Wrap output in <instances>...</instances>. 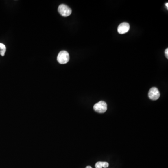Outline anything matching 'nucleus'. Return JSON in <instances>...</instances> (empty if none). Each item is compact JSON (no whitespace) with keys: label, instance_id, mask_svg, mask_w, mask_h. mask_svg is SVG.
Listing matches in <instances>:
<instances>
[{"label":"nucleus","instance_id":"obj_6","mask_svg":"<svg viewBox=\"0 0 168 168\" xmlns=\"http://www.w3.org/2000/svg\"><path fill=\"white\" fill-rule=\"evenodd\" d=\"M109 166V163L106 162H98L96 163L95 167L96 168H106Z\"/></svg>","mask_w":168,"mask_h":168},{"label":"nucleus","instance_id":"obj_1","mask_svg":"<svg viewBox=\"0 0 168 168\" xmlns=\"http://www.w3.org/2000/svg\"><path fill=\"white\" fill-rule=\"evenodd\" d=\"M69 53L65 51H62L59 52L57 57V60L60 64H67L69 62Z\"/></svg>","mask_w":168,"mask_h":168},{"label":"nucleus","instance_id":"obj_5","mask_svg":"<svg viewBox=\"0 0 168 168\" xmlns=\"http://www.w3.org/2000/svg\"><path fill=\"white\" fill-rule=\"evenodd\" d=\"M130 29L129 23H122L119 25L117 31L119 34H123L128 32Z\"/></svg>","mask_w":168,"mask_h":168},{"label":"nucleus","instance_id":"obj_3","mask_svg":"<svg viewBox=\"0 0 168 168\" xmlns=\"http://www.w3.org/2000/svg\"><path fill=\"white\" fill-rule=\"evenodd\" d=\"M59 13L64 17H67L71 14V9L68 6L64 4H61L58 8Z\"/></svg>","mask_w":168,"mask_h":168},{"label":"nucleus","instance_id":"obj_8","mask_svg":"<svg viewBox=\"0 0 168 168\" xmlns=\"http://www.w3.org/2000/svg\"><path fill=\"white\" fill-rule=\"evenodd\" d=\"M165 54L166 57V58H168V49L167 48L165 51Z\"/></svg>","mask_w":168,"mask_h":168},{"label":"nucleus","instance_id":"obj_7","mask_svg":"<svg viewBox=\"0 0 168 168\" xmlns=\"http://www.w3.org/2000/svg\"><path fill=\"white\" fill-rule=\"evenodd\" d=\"M6 51V47L5 45L0 43V55L3 57L4 56Z\"/></svg>","mask_w":168,"mask_h":168},{"label":"nucleus","instance_id":"obj_2","mask_svg":"<svg viewBox=\"0 0 168 168\" xmlns=\"http://www.w3.org/2000/svg\"><path fill=\"white\" fill-rule=\"evenodd\" d=\"M93 109L96 112L100 114L104 113L107 110V104L104 101H100L95 104Z\"/></svg>","mask_w":168,"mask_h":168},{"label":"nucleus","instance_id":"obj_9","mask_svg":"<svg viewBox=\"0 0 168 168\" xmlns=\"http://www.w3.org/2000/svg\"><path fill=\"white\" fill-rule=\"evenodd\" d=\"M165 6L167 7V9H168V3H167L165 4Z\"/></svg>","mask_w":168,"mask_h":168},{"label":"nucleus","instance_id":"obj_4","mask_svg":"<svg viewBox=\"0 0 168 168\" xmlns=\"http://www.w3.org/2000/svg\"><path fill=\"white\" fill-rule=\"evenodd\" d=\"M148 96L150 99L156 100L158 99L160 96L159 91L156 87H152L149 91Z\"/></svg>","mask_w":168,"mask_h":168},{"label":"nucleus","instance_id":"obj_10","mask_svg":"<svg viewBox=\"0 0 168 168\" xmlns=\"http://www.w3.org/2000/svg\"><path fill=\"white\" fill-rule=\"evenodd\" d=\"M86 168H92V167H91V166H87V167H86Z\"/></svg>","mask_w":168,"mask_h":168}]
</instances>
